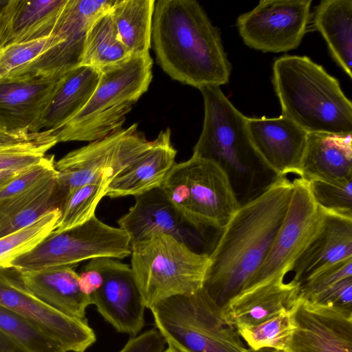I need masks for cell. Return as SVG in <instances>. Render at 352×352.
Wrapping results in <instances>:
<instances>
[{
    "label": "cell",
    "instance_id": "cell-46",
    "mask_svg": "<svg viewBox=\"0 0 352 352\" xmlns=\"http://www.w3.org/2000/svg\"><path fill=\"white\" fill-rule=\"evenodd\" d=\"M247 352H282V351H278V350H276L274 349H270V348H262V349L255 350V349H252L248 347Z\"/></svg>",
    "mask_w": 352,
    "mask_h": 352
},
{
    "label": "cell",
    "instance_id": "cell-16",
    "mask_svg": "<svg viewBox=\"0 0 352 352\" xmlns=\"http://www.w3.org/2000/svg\"><path fill=\"white\" fill-rule=\"evenodd\" d=\"M104 320L118 332L137 336L145 324V305L131 266L108 258L100 288L90 297Z\"/></svg>",
    "mask_w": 352,
    "mask_h": 352
},
{
    "label": "cell",
    "instance_id": "cell-14",
    "mask_svg": "<svg viewBox=\"0 0 352 352\" xmlns=\"http://www.w3.org/2000/svg\"><path fill=\"white\" fill-rule=\"evenodd\" d=\"M114 0H67L54 28L61 42L43 53L21 77L59 78L80 65L87 32Z\"/></svg>",
    "mask_w": 352,
    "mask_h": 352
},
{
    "label": "cell",
    "instance_id": "cell-36",
    "mask_svg": "<svg viewBox=\"0 0 352 352\" xmlns=\"http://www.w3.org/2000/svg\"><path fill=\"white\" fill-rule=\"evenodd\" d=\"M57 143L54 135L41 141L0 149V171L26 170L42 162Z\"/></svg>",
    "mask_w": 352,
    "mask_h": 352
},
{
    "label": "cell",
    "instance_id": "cell-20",
    "mask_svg": "<svg viewBox=\"0 0 352 352\" xmlns=\"http://www.w3.org/2000/svg\"><path fill=\"white\" fill-rule=\"evenodd\" d=\"M321 209L320 228L292 270V280L299 285L324 268L352 258V217Z\"/></svg>",
    "mask_w": 352,
    "mask_h": 352
},
{
    "label": "cell",
    "instance_id": "cell-31",
    "mask_svg": "<svg viewBox=\"0 0 352 352\" xmlns=\"http://www.w3.org/2000/svg\"><path fill=\"white\" fill-rule=\"evenodd\" d=\"M60 216L59 208L52 209L32 223L0 238V267L30 252L54 231Z\"/></svg>",
    "mask_w": 352,
    "mask_h": 352
},
{
    "label": "cell",
    "instance_id": "cell-43",
    "mask_svg": "<svg viewBox=\"0 0 352 352\" xmlns=\"http://www.w3.org/2000/svg\"><path fill=\"white\" fill-rule=\"evenodd\" d=\"M54 135V130H44L37 133H19L9 131L0 126V149L41 141Z\"/></svg>",
    "mask_w": 352,
    "mask_h": 352
},
{
    "label": "cell",
    "instance_id": "cell-27",
    "mask_svg": "<svg viewBox=\"0 0 352 352\" xmlns=\"http://www.w3.org/2000/svg\"><path fill=\"white\" fill-rule=\"evenodd\" d=\"M58 173L29 190L0 201V238L32 223L49 210L60 208Z\"/></svg>",
    "mask_w": 352,
    "mask_h": 352
},
{
    "label": "cell",
    "instance_id": "cell-13",
    "mask_svg": "<svg viewBox=\"0 0 352 352\" xmlns=\"http://www.w3.org/2000/svg\"><path fill=\"white\" fill-rule=\"evenodd\" d=\"M0 305L30 321L65 352H85L96 341L88 321H81L53 309L25 287L20 272L0 267Z\"/></svg>",
    "mask_w": 352,
    "mask_h": 352
},
{
    "label": "cell",
    "instance_id": "cell-1",
    "mask_svg": "<svg viewBox=\"0 0 352 352\" xmlns=\"http://www.w3.org/2000/svg\"><path fill=\"white\" fill-rule=\"evenodd\" d=\"M293 192L287 177L274 179L240 206L213 250L203 287L221 307L244 291L265 260L284 219Z\"/></svg>",
    "mask_w": 352,
    "mask_h": 352
},
{
    "label": "cell",
    "instance_id": "cell-38",
    "mask_svg": "<svg viewBox=\"0 0 352 352\" xmlns=\"http://www.w3.org/2000/svg\"><path fill=\"white\" fill-rule=\"evenodd\" d=\"M56 171L54 156L46 155L42 162L22 171L0 187V201L29 190Z\"/></svg>",
    "mask_w": 352,
    "mask_h": 352
},
{
    "label": "cell",
    "instance_id": "cell-30",
    "mask_svg": "<svg viewBox=\"0 0 352 352\" xmlns=\"http://www.w3.org/2000/svg\"><path fill=\"white\" fill-rule=\"evenodd\" d=\"M131 56L121 41L109 10L98 16L89 28L80 65L100 72Z\"/></svg>",
    "mask_w": 352,
    "mask_h": 352
},
{
    "label": "cell",
    "instance_id": "cell-45",
    "mask_svg": "<svg viewBox=\"0 0 352 352\" xmlns=\"http://www.w3.org/2000/svg\"><path fill=\"white\" fill-rule=\"evenodd\" d=\"M22 171H16V170L0 171V187L8 184L10 181H11L14 177H15L16 175H18Z\"/></svg>",
    "mask_w": 352,
    "mask_h": 352
},
{
    "label": "cell",
    "instance_id": "cell-15",
    "mask_svg": "<svg viewBox=\"0 0 352 352\" xmlns=\"http://www.w3.org/2000/svg\"><path fill=\"white\" fill-rule=\"evenodd\" d=\"M290 309L295 328L283 352H352V311L300 294Z\"/></svg>",
    "mask_w": 352,
    "mask_h": 352
},
{
    "label": "cell",
    "instance_id": "cell-35",
    "mask_svg": "<svg viewBox=\"0 0 352 352\" xmlns=\"http://www.w3.org/2000/svg\"><path fill=\"white\" fill-rule=\"evenodd\" d=\"M0 331L29 352H65L56 342L30 321L1 305Z\"/></svg>",
    "mask_w": 352,
    "mask_h": 352
},
{
    "label": "cell",
    "instance_id": "cell-4",
    "mask_svg": "<svg viewBox=\"0 0 352 352\" xmlns=\"http://www.w3.org/2000/svg\"><path fill=\"white\" fill-rule=\"evenodd\" d=\"M149 54L133 55L100 71L89 101L73 118L54 130L58 142H92L122 129L126 116L148 89L153 78Z\"/></svg>",
    "mask_w": 352,
    "mask_h": 352
},
{
    "label": "cell",
    "instance_id": "cell-9",
    "mask_svg": "<svg viewBox=\"0 0 352 352\" xmlns=\"http://www.w3.org/2000/svg\"><path fill=\"white\" fill-rule=\"evenodd\" d=\"M151 145V141L135 123L70 151L55 162L60 204L80 186L98 182L109 185L142 157Z\"/></svg>",
    "mask_w": 352,
    "mask_h": 352
},
{
    "label": "cell",
    "instance_id": "cell-47",
    "mask_svg": "<svg viewBox=\"0 0 352 352\" xmlns=\"http://www.w3.org/2000/svg\"><path fill=\"white\" fill-rule=\"evenodd\" d=\"M162 352H182V351L177 349L176 348H175L172 346L168 345V347L166 349H165Z\"/></svg>",
    "mask_w": 352,
    "mask_h": 352
},
{
    "label": "cell",
    "instance_id": "cell-24",
    "mask_svg": "<svg viewBox=\"0 0 352 352\" xmlns=\"http://www.w3.org/2000/svg\"><path fill=\"white\" fill-rule=\"evenodd\" d=\"M67 0H8L0 12V46L51 35Z\"/></svg>",
    "mask_w": 352,
    "mask_h": 352
},
{
    "label": "cell",
    "instance_id": "cell-34",
    "mask_svg": "<svg viewBox=\"0 0 352 352\" xmlns=\"http://www.w3.org/2000/svg\"><path fill=\"white\" fill-rule=\"evenodd\" d=\"M60 42L52 32L43 38L0 46V82L21 77L43 53Z\"/></svg>",
    "mask_w": 352,
    "mask_h": 352
},
{
    "label": "cell",
    "instance_id": "cell-5",
    "mask_svg": "<svg viewBox=\"0 0 352 352\" xmlns=\"http://www.w3.org/2000/svg\"><path fill=\"white\" fill-rule=\"evenodd\" d=\"M150 310L166 343L182 352H247L236 329L204 287L165 298Z\"/></svg>",
    "mask_w": 352,
    "mask_h": 352
},
{
    "label": "cell",
    "instance_id": "cell-39",
    "mask_svg": "<svg viewBox=\"0 0 352 352\" xmlns=\"http://www.w3.org/2000/svg\"><path fill=\"white\" fill-rule=\"evenodd\" d=\"M349 277H352V258L340 261L311 276L300 285L298 294L309 298Z\"/></svg>",
    "mask_w": 352,
    "mask_h": 352
},
{
    "label": "cell",
    "instance_id": "cell-49",
    "mask_svg": "<svg viewBox=\"0 0 352 352\" xmlns=\"http://www.w3.org/2000/svg\"><path fill=\"white\" fill-rule=\"evenodd\" d=\"M2 9H3V8H0V12H1V10H2Z\"/></svg>",
    "mask_w": 352,
    "mask_h": 352
},
{
    "label": "cell",
    "instance_id": "cell-33",
    "mask_svg": "<svg viewBox=\"0 0 352 352\" xmlns=\"http://www.w3.org/2000/svg\"><path fill=\"white\" fill-rule=\"evenodd\" d=\"M294 324L290 308L259 324L236 328L248 348H270L283 352L287 347Z\"/></svg>",
    "mask_w": 352,
    "mask_h": 352
},
{
    "label": "cell",
    "instance_id": "cell-22",
    "mask_svg": "<svg viewBox=\"0 0 352 352\" xmlns=\"http://www.w3.org/2000/svg\"><path fill=\"white\" fill-rule=\"evenodd\" d=\"M299 177L336 183L352 179L351 133H308Z\"/></svg>",
    "mask_w": 352,
    "mask_h": 352
},
{
    "label": "cell",
    "instance_id": "cell-25",
    "mask_svg": "<svg viewBox=\"0 0 352 352\" xmlns=\"http://www.w3.org/2000/svg\"><path fill=\"white\" fill-rule=\"evenodd\" d=\"M20 273L26 288L44 304L68 317L88 321L90 298L80 290L78 274L72 266Z\"/></svg>",
    "mask_w": 352,
    "mask_h": 352
},
{
    "label": "cell",
    "instance_id": "cell-41",
    "mask_svg": "<svg viewBox=\"0 0 352 352\" xmlns=\"http://www.w3.org/2000/svg\"><path fill=\"white\" fill-rule=\"evenodd\" d=\"M108 257L89 260L78 274V283L81 292L90 297L102 286Z\"/></svg>",
    "mask_w": 352,
    "mask_h": 352
},
{
    "label": "cell",
    "instance_id": "cell-42",
    "mask_svg": "<svg viewBox=\"0 0 352 352\" xmlns=\"http://www.w3.org/2000/svg\"><path fill=\"white\" fill-rule=\"evenodd\" d=\"M166 344L160 333L153 329L131 337L119 352H162Z\"/></svg>",
    "mask_w": 352,
    "mask_h": 352
},
{
    "label": "cell",
    "instance_id": "cell-2",
    "mask_svg": "<svg viewBox=\"0 0 352 352\" xmlns=\"http://www.w3.org/2000/svg\"><path fill=\"white\" fill-rule=\"evenodd\" d=\"M151 43L172 79L197 89L229 82L232 66L219 30L197 1H155Z\"/></svg>",
    "mask_w": 352,
    "mask_h": 352
},
{
    "label": "cell",
    "instance_id": "cell-40",
    "mask_svg": "<svg viewBox=\"0 0 352 352\" xmlns=\"http://www.w3.org/2000/svg\"><path fill=\"white\" fill-rule=\"evenodd\" d=\"M306 298L316 303L352 311V277L344 278L324 291Z\"/></svg>",
    "mask_w": 352,
    "mask_h": 352
},
{
    "label": "cell",
    "instance_id": "cell-3",
    "mask_svg": "<svg viewBox=\"0 0 352 352\" xmlns=\"http://www.w3.org/2000/svg\"><path fill=\"white\" fill-rule=\"evenodd\" d=\"M272 72L282 116L307 133H351V102L322 65L306 56L285 55Z\"/></svg>",
    "mask_w": 352,
    "mask_h": 352
},
{
    "label": "cell",
    "instance_id": "cell-11",
    "mask_svg": "<svg viewBox=\"0 0 352 352\" xmlns=\"http://www.w3.org/2000/svg\"><path fill=\"white\" fill-rule=\"evenodd\" d=\"M292 183L293 192L282 224L265 260L245 289L277 276L285 277L320 228L322 210L309 182L298 177Z\"/></svg>",
    "mask_w": 352,
    "mask_h": 352
},
{
    "label": "cell",
    "instance_id": "cell-17",
    "mask_svg": "<svg viewBox=\"0 0 352 352\" xmlns=\"http://www.w3.org/2000/svg\"><path fill=\"white\" fill-rule=\"evenodd\" d=\"M135 199L133 206L118 220L119 228L129 234L131 245L166 234L196 251L195 247L202 242V233L182 217L160 188Z\"/></svg>",
    "mask_w": 352,
    "mask_h": 352
},
{
    "label": "cell",
    "instance_id": "cell-21",
    "mask_svg": "<svg viewBox=\"0 0 352 352\" xmlns=\"http://www.w3.org/2000/svg\"><path fill=\"white\" fill-rule=\"evenodd\" d=\"M300 285L277 276L247 289L221 307L223 318L235 329L264 322L291 307Z\"/></svg>",
    "mask_w": 352,
    "mask_h": 352
},
{
    "label": "cell",
    "instance_id": "cell-23",
    "mask_svg": "<svg viewBox=\"0 0 352 352\" xmlns=\"http://www.w3.org/2000/svg\"><path fill=\"white\" fill-rule=\"evenodd\" d=\"M170 138L169 128L161 131L144 155L109 183L105 197H135L160 188L175 164L177 151Z\"/></svg>",
    "mask_w": 352,
    "mask_h": 352
},
{
    "label": "cell",
    "instance_id": "cell-7",
    "mask_svg": "<svg viewBox=\"0 0 352 352\" xmlns=\"http://www.w3.org/2000/svg\"><path fill=\"white\" fill-rule=\"evenodd\" d=\"M131 268L146 308L203 287L209 263L175 238L161 234L131 245Z\"/></svg>",
    "mask_w": 352,
    "mask_h": 352
},
{
    "label": "cell",
    "instance_id": "cell-19",
    "mask_svg": "<svg viewBox=\"0 0 352 352\" xmlns=\"http://www.w3.org/2000/svg\"><path fill=\"white\" fill-rule=\"evenodd\" d=\"M60 77L0 82V126L12 132L41 131L43 113Z\"/></svg>",
    "mask_w": 352,
    "mask_h": 352
},
{
    "label": "cell",
    "instance_id": "cell-6",
    "mask_svg": "<svg viewBox=\"0 0 352 352\" xmlns=\"http://www.w3.org/2000/svg\"><path fill=\"white\" fill-rule=\"evenodd\" d=\"M160 188L182 217L201 233L208 228L221 232L241 206L227 172L193 155L175 163Z\"/></svg>",
    "mask_w": 352,
    "mask_h": 352
},
{
    "label": "cell",
    "instance_id": "cell-37",
    "mask_svg": "<svg viewBox=\"0 0 352 352\" xmlns=\"http://www.w3.org/2000/svg\"><path fill=\"white\" fill-rule=\"evenodd\" d=\"M317 204L322 208L352 217V179L343 182H309Z\"/></svg>",
    "mask_w": 352,
    "mask_h": 352
},
{
    "label": "cell",
    "instance_id": "cell-48",
    "mask_svg": "<svg viewBox=\"0 0 352 352\" xmlns=\"http://www.w3.org/2000/svg\"><path fill=\"white\" fill-rule=\"evenodd\" d=\"M8 1V0H0V8L4 7Z\"/></svg>",
    "mask_w": 352,
    "mask_h": 352
},
{
    "label": "cell",
    "instance_id": "cell-8",
    "mask_svg": "<svg viewBox=\"0 0 352 352\" xmlns=\"http://www.w3.org/2000/svg\"><path fill=\"white\" fill-rule=\"evenodd\" d=\"M129 234L110 226L96 215L82 225L60 232H52L10 267L20 272L72 266L94 258L123 259L131 256Z\"/></svg>",
    "mask_w": 352,
    "mask_h": 352
},
{
    "label": "cell",
    "instance_id": "cell-44",
    "mask_svg": "<svg viewBox=\"0 0 352 352\" xmlns=\"http://www.w3.org/2000/svg\"><path fill=\"white\" fill-rule=\"evenodd\" d=\"M0 352H29L19 343L0 331Z\"/></svg>",
    "mask_w": 352,
    "mask_h": 352
},
{
    "label": "cell",
    "instance_id": "cell-18",
    "mask_svg": "<svg viewBox=\"0 0 352 352\" xmlns=\"http://www.w3.org/2000/svg\"><path fill=\"white\" fill-rule=\"evenodd\" d=\"M250 138L263 166L276 177L299 176L307 132L287 118H248Z\"/></svg>",
    "mask_w": 352,
    "mask_h": 352
},
{
    "label": "cell",
    "instance_id": "cell-26",
    "mask_svg": "<svg viewBox=\"0 0 352 352\" xmlns=\"http://www.w3.org/2000/svg\"><path fill=\"white\" fill-rule=\"evenodd\" d=\"M100 72L79 65L62 76L54 90L41 120V129L56 130L78 114L95 91Z\"/></svg>",
    "mask_w": 352,
    "mask_h": 352
},
{
    "label": "cell",
    "instance_id": "cell-29",
    "mask_svg": "<svg viewBox=\"0 0 352 352\" xmlns=\"http://www.w3.org/2000/svg\"><path fill=\"white\" fill-rule=\"evenodd\" d=\"M155 0H114L109 13L131 55L149 54Z\"/></svg>",
    "mask_w": 352,
    "mask_h": 352
},
{
    "label": "cell",
    "instance_id": "cell-12",
    "mask_svg": "<svg viewBox=\"0 0 352 352\" xmlns=\"http://www.w3.org/2000/svg\"><path fill=\"white\" fill-rule=\"evenodd\" d=\"M311 0H262L239 16L243 43L263 52H285L300 44L311 18Z\"/></svg>",
    "mask_w": 352,
    "mask_h": 352
},
{
    "label": "cell",
    "instance_id": "cell-32",
    "mask_svg": "<svg viewBox=\"0 0 352 352\" xmlns=\"http://www.w3.org/2000/svg\"><path fill=\"white\" fill-rule=\"evenodd\" d=\"M108 184L104 182L80 186L62 200L60 216L53 232H60L83 224L95 214Z\"/></svg>",
    "mask_w": 352,
    "mask_h": 352
},
{
    "label": "cell",
    "instance_id": "cell-28",
    "mask_svg": "<svg viewBox=\"0 0 352 352\" xmlns=\"http://www.w3.org/2000/svg\"><path fill=\"white\" fill-rule=\"evenodd\" d=\"M313 27L326 41L333 60L351 78L352 1H321L314 9Z\"/></svg>",
    "mask_w": 352,
    "mask_h": 352
},
{
    "label": "cell",
    "instance_id": "cell-10",
    "mask_svg": "<svg viewBox=\"0 0 352 352\" xmlns=\"http://www.w3.org/2000/svg\"><path fill=\"white\" fill-rule=\"evenodd\" d=\"M199 89L204 99V118L192 155L216 163L228 175L230 171L247 170L254 162L260 164L250 138L248 118L234 107L220 87Z\"/></svg>",
    "mask_w": 352,
    "mask_h": 352
}]
</instances>
